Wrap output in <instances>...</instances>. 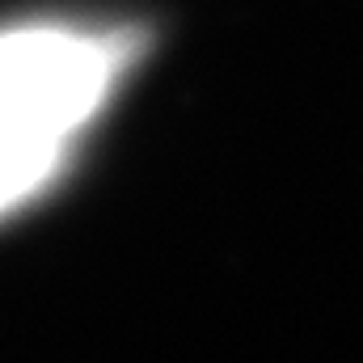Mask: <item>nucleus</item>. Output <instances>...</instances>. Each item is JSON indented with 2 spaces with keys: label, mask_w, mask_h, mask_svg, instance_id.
<instances>
[{
  "label": "nucleus",
  "mask_w": 363,
  "mask_h": 363,
  "mask_svg": "<svg viewBox=\"0 0 363 363\" xmlns=\"http://www.w3.org/2000/svg\"><path fill=\"white\" fill-rule=\"evenodd\" d=\"M140 55L135 30H0V140L72 148Z\"/></svg>",
  "instance_id": "nucleus-1"
},
{
  "label": "nucleus",
  "mask_w": 363,
  "mask_h": 363,
  "mask_svg": "<svg viewBox=\"0 0 363 363\" xmlns=\"http://www.w3.org/2000/svg\"><path fill=\"white\" fill-rule=\"evenodd\" d=\"M72 148L64 144H30V140H0V220L38 199L64 174Z\"/></svg>",
  "instance_id": "nucleus-2"
}]
</instances>
